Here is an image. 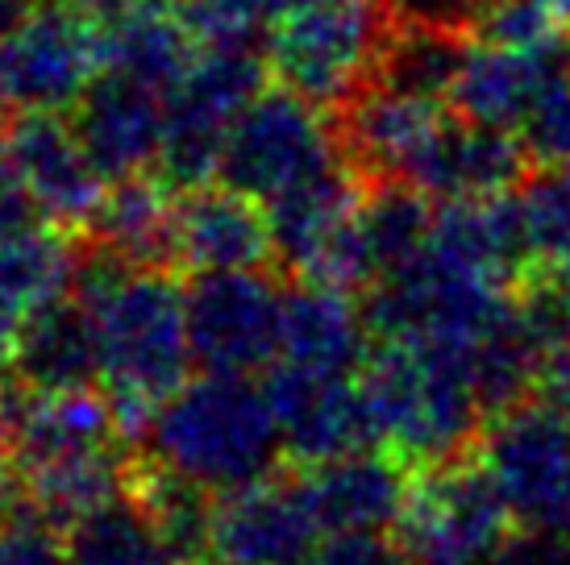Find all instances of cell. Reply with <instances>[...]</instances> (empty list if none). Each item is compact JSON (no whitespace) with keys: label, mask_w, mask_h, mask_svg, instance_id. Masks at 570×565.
I'll list each match as a JSON object with an SVG mask.
<instances>
[{"label":"cell","mask_w":570,"mask_h":565,"mask_svg":"<svg viewBox=\"0 0 570 565\" xmlns=\"http://www.w3.org/2000/svg\"><path fill=\"white\" fill-rule=\"evenodd\" d=\"M358 220H363V241L371 250L375 275L387 279L392 270L409 267L429 246L433 225H438V200L409 188V184H366Z\"/></svg>","instance_id":"484cf974"},{"label":"cell","mask_w":570,"mask_h":565,"mask_svg":"<svg viewBox=\"0 0 570 565\" xmlns=\"http://www.w3.org/2000/svg\"><path fill=\"white\" fill-rule=\"evenodd\" d=\"M517 191L533 246V275L570 282V162L533 167Z\"/></svg>","instance_id":"4316f807"},{"label":"cell","mask_w":570,"mask_h":565,"mask_svg":"<svg viewBox=\"0 0 570 565\" xmlns=\"http://www.w3.org/2000/svg\"><path fill=\"white\" fill-rule=\"evenodd\" d=\"M287 282L271 267L208 270L184 282L196 370L267 375L284 354Z\"/></svg>","instance_id":"30bf717a"},{"label":"cell","mask_w":570,"mask_h":565,"mask_svg":"<svg viewBox=\"0 0 570 565\" xmlns=\"http://www.w3.org/2000/svg\"><path fill=\"white\" fill-rule=\"evenodd\" d=\"M296 0H175L200 47L267 50L271 30Z\"/></svg>","instance_id":"83f0119b"},{"label":"cell","mask_w":570,"mask_h":565,"mask_svg":"<svg viewBox=\"0 0 570 565\" xmlns=\"http://www.w3.org/2000/svg\"><path fill=\"white\" fill-rule=\"evenodd\" d=\"M308 565H416L396 533H342L321 541Z\"/></svg>","instance_id":"4dcf8cb0"},{"label":"cell","mask_w":570,"mask_h":565,"mask_svg":"<svg viewBox=\"0 0 570 565\" xmlns=\"http://www.w3.org/2000/svg\"><path fill=\"white\" fill-rule=\"evenodd\" d=\"M138 449L208 495H229L287 466L263 383L217 370H196L179 391L167 395Z\"/></svg>","instance_id":"7a4b0ae2"},{"label":"cell","mask_w":570,"mask_h":565,"mask_svg":"<svg viewBox=\"0 0 570 565\" xmlns=\"http://www.w3.org/2000/svg\"><path fill=\"white\" fill-rule=\"evenodd\" d=\"M9 375L33 391L100 387V337L92 308L76 291L38 308L21 329Z\"/></svg>","instance_id":"44dd1931"},{"label":"cell","mask_w":570,"mask_h":565,"mask_svg":"<svg viewBox=\"0 0 570 565\" xmlns=\"http://www.w3.org/2000/svg\"><path fill=\"white\" fill-rule=\"evenodd\" d=\"M271 83L263 50L205 47L175 92L167 96V133H163L159 171L175 191L200 188L217 179L222 150L242 109Z\"/></svg>","instance_id":"52a82bcc"},{"label":"cell","mask_w":570,"mask_h":565,"mask_svg":"<svg viewBox=\"0 0 570 565\" xmlns=\"http://www.w3.org/2000/svg\"><path fill=\"white\" fill-rule=\"evenodd\" d=\"M205 565H229V562H217V557H213V562H205Z\"/></svg>","instance_id":"ab89813d"},{"label":"cell","mask_w":570,"mask_h":565,"mask_svg":"<svg viewBox=\"0 0 570 565\" xmlns=\"http://www.w3.org/2000/svg\"><path fill=\"white\" fill-rule=\"evenodd\" d=\"M538 391L570 416V341L546 358V366H541V378H538Z\"/></svg>","instance_id":"836d02e7"},{"label":"cell","mask_w":570,"mask_h":565,"mask_svg":"<svg viewBox=\"0 0 570 565\" xmlns=\"http://www.w3.org/2000/svg\"><path fill=\"white\" fill-rule=\"evenodd\" d=\"M321 536L325 533L304 499L292 462L263 483L217 495L213 503V557L217 562L308 565Z\"/></svg>","instance_id":"4fadbf2b"},{"label":"cell","mask_w":570,"mask_h":565,"mask_svg":"<svg viewBox=\"0 0 570 565\" xmlns=\"http://www.w3.org/2000/svg\"><path fill=\"white\" fill-rule=\"evenodd\" d=\"M0 565H71L67 524L26 490L0 512Z\"/></svg>","instance_id":"f1b7e54d"},{"label":"cell","mask_w":570,"mask_h":565,"mask_svg":"<svg viewBox=\"0 0 570 565\" xmlns=\"http://www.w3.org/2000/svg\"><path fill=\"white\" fill-rule=\"evenodd\" d=\"M517 141L533 167L570 162V67L538 96V105L517 126Z\"/></svg>","instance_id":"f546056e"},{"label":"cell","mask_w":570,"mask_h":565,"mask_svg":"<svg viewBox=\"0 0 570 565\" xmlns=\"http://www.w3.org/2000/svg\"><path fill=\"white\" fill-rule=\"evenodd\" d=\"M33 313H26L9 291H0V375H9L17 354V341H21V329Z\"/></svg>","instance_id":"e575fe53"},{"label":"cell","mask_w":570,"mask_h":565,"mask_svg":"<svg viewBox=\"0 0 570 565\" xmlns=\"http://www.w3.org/2000/svg\"><path fill=\"white\" fill-rule=\"evenodd\" d=\"M33 4H38V0H0V38L9 30H17V26L33 13Z\"/></svg>","instance_id":"8d00e7d4"},{"label":"cell","mask_w":570,"mask_h":565,"mask_svg":"<svg viewBox=\"0 0 570 565\" xmlns=\"http://www.w3.org/2000/svg\"><path fill=\"white\" fill-rule=\"evenodd\" d=\"M17 495H21V474H17L13 449H9L4 437H0V512H4Z\"/></svg>","instance_id":"d590c367"},{"label":"cell","mask_w":570,"mask_h":565,"mask_svg":"<svg viewBox=\"0 0 570 565\" xmlns=\"http://www.w3.org/2000/svg\"><path fill=\"white\" fill-rule=\"evenodd\" d=\"M105 30V71L129 76L171 96L175 83L200 59V38L191 33L175 0H138L121 13L100 17Z\"/></svg>","instance_id":"7402d4cb"},{"label":"cell","mask_w":570,"mask_h":565,"mask_svg":"<svg viewBox=\"0 0 570 565\" xmlns=\"http://www.w3.org/2000/svg\"><path fill=\"white\" fill-rule=\"evenodd\" d=\"M445 100L396 92L387 83H366L363 92L333 112L342 155L366 184H409L429 141L450 117Z\"/></svg>","instance_id":"5bb4252c"},{"label":"cell","mask_w":570,"mask_h":565,"mask_svg":"<svg viewBox=\"0 0 570 565\" xmlns=\"http://www.w3.org/2000/svg\"><path fill=\"white\" fill-rule=\"evenodd\" d=\"M521 524L483 457H462L412 470L396 541L416 565H491Z\"/></svg>","instance_id":"5b68a950"},{"label":"cell","mask_w":570,"mask_h":565,"mask_svg":"<svg viewBox=\"0 0 570 565\" xmlns=\"http://www.w3.org/2000/svg\"><path fill=\"white\" fill-rule=\"evenodd\" d=\"M71 291L96 316L100 387L109 391L121 433L138 449L155 408L188 383L196 366L179 270L129 267L83 237Z\"/></svg>","instance_id":"6da1fadb"},{"label":"cell","mask_w":570,"mask_h":565,"mask_svg":"<svg viewBox=\"0 0 570 565\" xmlns=\"http://www.w3.org/2000/svg\"><path fill=\"white\" fill-rule=\"evenodd\" d=\"M321 533H396L412 470L387 449H358L313 466H292Z\"/></svg>","instance_id":"2e32d148"},{"label":"cell","mask_w":570,"mask_h":565,"mask_svg":"<svg viewBox=\"0 0 570 565\" xmlns=\"http://www.w3.org/2000/svg\"><path fill=\"white\" fill-rule=\"evenodd\" d=\"M171 225H175V188L163 175H129L112 179L105 200L88 220L92 246L117 254L129 267H171Z\"/></svg>","instance_id":"603a6c76"},{"label":"cell","mask_w":570,"mask_h":565,"mask_svg":"<svg viewBox=\"0 0 570 565\" xmlns=\"http://www.w3.org/2000/svg\"><path fill=\"white\" fill-rule=\"evenodd\" d=\"M279 437L292 466H313L342 454L375 449V424L358 375L308 370L296 361H275L263 375Z\"/></svg>","instance_id":"8fae6325"},{"label":"cell","mask_w":570,"mask_h":565,"mask_svg":"<svg viewBox=\"0 0 570 565\" xmlns=\"http://www.w3.org/2000/svg\"><path fill=\"white\" fill-rule=\"evenodd\" d=\"M67 4H76V9H88L92 17H112L129 9V4H138V0H67Z\"/></svg>","instance_id":"74e56055"},{"label":"cell","mask_w":570,"mask_h":565,"mask_svg":"<svg viewBox=\"0 0 570 565\" xmlns=\"http://www.w3.org/2000/svg\"><path fill=\"white\" fill-rule=\"evenodd\" d=\"M0 150L50 225H63L71 234L88 229L109 179L83 150L71 112H13L0 133Z\"/></svg>","instance_id":"7c38bea8"},{"label":"cell","mask_w":570,"mask_h":565,"mask_svg":"<svg viewBox=\"0 0 570 565\" xmlns=\"http://www.w3.org/2000/svg\"><path fill=\"white\" fill-rule=\"evenodd\" d=\"M466 50H471V30L400 17L396 33H392V42L380 59L375 83L450 105V92H454L459 71L466 63Z\"/></svg>","instance_id":"d4e9b609"},{"label":"cell","mask_w":570,"mask_h":565,"mask_svg":"<svg viewBox=\"0 0 570 565\" xmlns=\"http://www.w3.org/2000/svg\"><path fill=\"white\" fill-rule=\"evenodd\" d=\"M42 217V208L33 205L30 188L21 184V175H17V167L9 162V155L0 150V237L9 234H21V229H30V225H38Z\"/></svg>","instance_id":"1f68e13d"},{"label":"cell","mask_w":570,"mask_h":565,"mask_svg":"<svg viewBox=\"0 0 570 565\" xmlns=\"http://www.w3.org/2000/svg\"><path fill=\"white\" fill-rule=\"evenodd\" d=\"M375 341L380 337L366 320L363 296L325 287V282L287 279L279 361H296L308 370H333V375H358Z\"/></svg>","instance_id":"ffe728a7"},{"label":"cell","mask_w":570,"mask_h":565,"mask_svg":"<svg viewBox=\"0 0 570 565\" xmlns=\"http://www.w3.org/2000/svg\"><path fill=\"white\" fill-rule=\"evenodd\" d=\"M4 126H9V112L0 109V133H4Z\"/></svg>","instance_id":"f35d334b"},{"label":"cell","mask_w":570,"mask_h":565,"mask_svg":"<svg viewBox=\"0 0 570 565\" xmlns=\"http://www.w3.org/2000/svg\"><path fill=\"white\" fill-rule=\"evenodd\" d=\"M342 158L346 155L333 112L284 83H267L229 129L217 184H229L267 205Z\"/></svg>","instance_id":"8992f818"},{"label":"cell","mask_w":570,"mask_h":565,"mask_svg":"<svg viewBox=\"0 0 570 565\" xmlns=\"http://www.w3.org/2000/svg\"><path fill=\"white\" fill-rule=\"evenodd\" d=\"M400 13L392 0H296L267 38L271 79L337 112L375 83Z\"/></svg>","instance_id":"277c9868"},{"label":"cell","mask_w":570,"mask_h":565,"mask_svg":"<svg viewBox=\"0 0 570 565\" xmlns=\"http://www.w3.org/2000/svg\"><path fill=\"white\" fill-rule=\"evenodd\" d=\"M71 565H184L129 490L67 524Z\"/></svg>","instance_id":"cb8c5ba5"},{"label":"cell","mask_w":570,"mask_h":565,"mask_svg":"<svg viewBox=\"0 0 570 565\" xmlns=\"http://www.w3.org/2000/svg\"><path fill=\"white\" fill-rule=\"evenodd\" d=\"M533 162L524 155L517 133L495 126L466 121L459 112L445 117L438 138L429 141L416 171L409 175V188L442 200H471V196H495L524 184Z\"/></svg>","instance_id":"d6986e66"},{"label":"cell","mask_w":570,"mask_h":565,"mask_svg":"<svg viewBox=\"0 0 570 565\" xmlns=\"http://www.w3.org/2000/svg\"><path fill=\"white\" fill-rule=\"evenodd\" d=\"M105 71L100 17L67 0H38L33 13L0 38V109L71 112Z\"/></svg>","instance_id":"9c48e42d"},{"label":"cell","mask_w":570,"mask_h":565,"mask_svg":"<svg viewBox=\"0 0 570 565\" xmlns=\"http://www.w3.org/2000/svg\"><path fill=\"white\" fill-rule=\"evenodd\" d=\"M171 262L184 275L275 267L267 205L217 179L175 191Z\"/></svg>","instance_id":"9a60e30c"},{"label":"cell","mask_w":570,"mask_h":565,"mask_svg":"<svg viewBox=\"0 0 570 565\" xmlns=\"http://www.w3.org/2000/svg\"><path fill=\"white\" fill-rule=\"evenodd\" d=\"M483 4L488 0H392V9L404 21H433V26H454V30H471Z\"/></svg>","instance_id":"d6a6232c"},{"label":"cell","mask_w":570,"mask_h":565,"mask_svg":"<svg viewBox=\"0 0 570 565\" xmlns=\"http://www.w3.org/2000/svg\"><path fill=\"white\" fill-rule=\"evenodd\" d=\"M570 67V38H554L541 47H500L471 38L466 63L459 83L450 92V109L479 121L517 133L524 112L538 105V96Z\"/></svg>","instance_id":"ac0fdd59"},{"label":"cell","mask_w":570,"mask_h":565,"mask_svg":"<svg viewBox=\"0 0 570 565\" xmlns=\"http://www.w3.org/2000/svg\"><path fill=\"white\" fill-rule=\"evenodd\" d=\"M380 449L409 470L471 454L488 424V404L466 366V349L380 337L358 370Z\"/></svg>","instance_id":"3957f363"},{"label":"cell","mask_w":570,"mask_h":565,"mask_svg":"<svg viewBox=\"0 0 570 565\" xmlns=\"http://www.w3.org/2000/svg\"><path fill=\"white\" fill-rule=\"evenodd\" d=\"M76 133L105 179L159 171L163 133H167V96L138 79L100 71L83 100L71 109Z\"/></svg>","instance_id":"e0dca14e"},{"label":"cell","mask_w":570,"mask_h":565,"mask_svg":"<svg viewBox=\"0 0 570 565\" xmlns=\"http://www.w3.org/2000/svg\"><path fill=\"white\" fill-rule=\"evenodd\" d=\"M475 454L524 533H562L570 519V416L541 391L491 412Z\"/></svg>","instance_id":"ba28073f"}]
</instances>
